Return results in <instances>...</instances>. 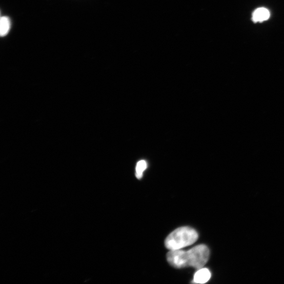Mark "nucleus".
I'll return each mask as SVG.
<instances>
[{
  "label": "nucleus",
  "mask_w": 284,
  "mask_h": 284,
  "mask_svg": "<svg viewBox=\"0 0 284 284\" xmlns=\"http://www.w3.org/2000/svg\"><path fill=\"white\" fill-rule=\"evenodd\" d=\"M198 234L190 227H181L176 229L166 238L165 245L170 251L181 250L190 246L197 240Z\"/></svg>",
  "instance_id": "nucleus-2"
},
{
  "label": "nucleus",
  "mask_w": 284,
  "mask_h": 284,
  "mask_svg": "<svg viewBox=\"0 0 284 284\" xmlns=\"http://www.w3.org/2000/svg\"><path fill=\"white\" fill-rule=\"evenodd\" d=\"M147 168V162L144 160L138 162L136 168V176L138 179L141 178L144 171Z\"/></svg>",
  "instance_id": "nucleus-6"
},
{
  "label": "nucleus",
  "mask_w": 284,
  "mask_h": 284,
  "mask_svg": "<svg viewBox=\"0 0 284 284\" xmlns=\"http://www.w3.org/2000/svg\"><path fill=\"white\" fill-rule=\"evenodd\" d=\"M270 16V12L266 8H259L253 13V20L255 23L262 22Z\"/></svg>",
  "instance_id": "nucleus-4"
},
{
  "label": "nucleus",
  "mask_w": 284,
  "mask_h": 284,
  "mask_svg": "<svg viewBox=\"0 0 284 284\" xmlns=\"http://www.w3.org/2000/svg\"><path fill=\"white\" fill-rule=\"evenodd\" d=\"M209 257L210 250L205 245L196 246L187 251H170L167 254L170 265L178 269L190 267L199 270L206 266Z\"/></svg>",
  "instance_id": "nucleus-1"
},
{
  "label": "nucleus",
  "mask_w": 284,
  "mask_h": 284,
  "mask_svg": "<svg viewBox=\"0 0 284 284\" xmlns=\"http://www.w3.org/2000/svg\"><path fill=\"white\" fill-rule=\"evenodd\" d=\"M11 28L10 19L7 16H3L0 20V34L5 36L9 33Z\"/></svg>",
  "instance_id": "nucleus-5"
},
{
  "label": "nucleus",
  "mask_w": 284,
  "mask_h": 284,
  "mask_svg": "<svg viewBox=\"0 0 284 284\" xmlns=\"http://www.w3.org/2000/svg\"><path fill=\"white\" fill-rule=\"evenodd\" d=\"M211 277L209 270L201 268L196 272L194 276L193 282L197 283H205L208 282Z\"/></svg>",
  "instance_id": "nucleus-3"
}]
</instances>
